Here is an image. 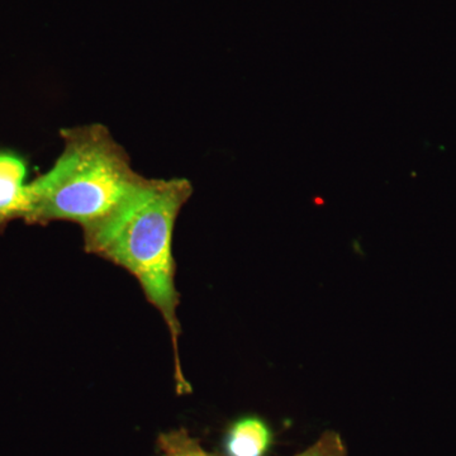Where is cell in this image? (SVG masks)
Listing matches in <instances>:
<instances>
[{
    "label": "cell",
    "instance_id": "cell-1",
    "mask_svg": "<svg viewBox=\"0 0 456 456\" xmlns=\"http://www.w3.org/2000/svg\"><path fill=\"white\" fill-rule=\"evenodd\" d=\"M191 194L193 185L188 179H147L121 211L101 226L83 232L86 253L127 270L163 317L173 345L174 380L179 395L191 393V387L179 354L182 326L173 237L179 213Z\"/></svg>",
    "mask_w": 456,
    "mask_h": 456
},
{
    "label": "cell",
    "instance_id": "cell-2",
    "mask_svg": "<svg viewBox=\"0 0 456 456\" xmlns=\"http://www.w3.org/2000/svg\"><path fill=\"white\" fill-rule=\"evenodd\" d=\"M64 150L46 173L29 182L28 224L71 222L83 232L121 211L147 178L101 123L60 132Z\"/></svg>",
    "mask_w": 456,
    "mask_h": 456
},
{
    "label": "cell",
    "instance_id": "cell-3",
    "mask_svg": "<svg viewBox=\"0 0 456 456\" xmlns=\"http://www.w3.org/2000/svg\"><path fill=\"white\" fill-rule=\"evenodd\" d=\"M28 165L13 151H0V232L11 222L25 221L29 208Z\"/></svg>",
    "mask_w": 456,
    "mask_h": 456
},
{
    "label": "cell",
    "instance_id": "cell-4",
    "mask_svg": "<svg viewBox=\"0 0 456 456\" xmlns=\"http://www.w3.org/2000/svg\"><path fill=\"white\" fill-rule=\"evenodd\" d=\"M273 443V432L263 419L242 417L228 428L224 437L226 456H265Z\"/></svg>",
    "mask_w": 456,
    "mask_h": 456
},
{
    "label": "cell",
    "instance_id": "cell-5",
    "mask_svg": "<svg viewBox=\"0 0 456 456\" xmlns=\"http://www.w3.org/2000/svg\"><path fill=\"white\" fill-rule=\"evenodd\" d=\"M160 456H220L209 452L184 428L161 434L158 443Z\"/></svg>",
    "mask_w": 456,
    "mask_h": 456
},
{
    "label": "cell",
    "instance_id": "cell-6",
    "mask_svg": "<svg viewBox=\"0 0 456 456\" xmlns=\"http://www.w3.org/2000/svg\"><path fill=\"white\" fill-rule=\"evenodd\" d=\"M294 456H347V452L340 435L326 432L314 445Z\"/></svg>",
    "mask_w": 456,
    "mask_h": 456
}]
</instances>
